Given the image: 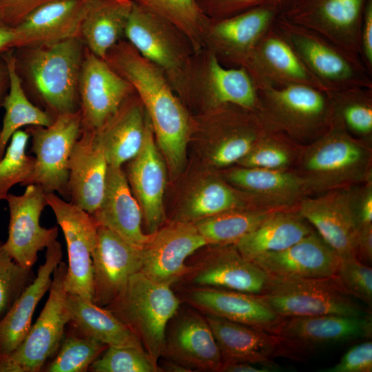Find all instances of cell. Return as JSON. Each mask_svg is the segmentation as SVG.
<instances>
[{
    "label": "cell",
    "mask_w": 372,
    "mask_h": 372,
    "mask_svg": "<svg viewBox=\"0 0 372 372\" xmlns=\"http://www.w3.org/2000/svg\"><path fill=\"white\" fill-rule=\"evenodd\" d=\"M105 60L136 90L147 110L158 149L172 174H178L186 164L188 118L157 65L125 42L117 43Z\"/></svg>",
    "instance_id": "1"
},
{
    "label": "cell",
    "mask_w": 372,
    "mask_h": 372,
    "mask_svg": "<svg viewBox=\"0 0 372 372\" xmlns=\"http://www.w3.org/2000/svg\"><path fill=\"white\" fill-rule=\"evenodd\" d=\"M85 46L79 37L14 49L23 87L56 117L80 110L79 78Z\"/></svg>",
    "instance_id": "2"
},
{
    "label": "cell",
    "mask_w": 372,
    "mask_h": 372,
    "mask_svg": "<svg viewBox=\"0 0 372 372\" xmlns=\"http://www.w3.org/2000/svg\"><path fill=\"white\" fill-rule=\"evenodd\" d=\"M371 142L353 136L335 112L329 128L302 146L292 169L310 194L349 188L372 179Z\"/></svg>",
    "instance_id": "3"
},
{
    "label": "cell",
    "mask_w": 372,
    "mask_h": 372,
    "mask_svg": "<svg viewBox=\"0 0 372 372\" xmlns=\"http://www.w3.org/2000/svg\"><path fill=\"white\" fill-rule=\"evenodd\" d=\"M256 87V114L271 129L300 145L319 137L333 121L335 109L326 92L305 84Z\"/></svg>",
    "instance_id": "4"
},
{
    "label": "cell",
    "mask_w": 372,
    "mask_h": 372,
    "mask_svg": "<svg viewBox=\"0 0 372 372\" xmlns=\"http://www.w3.org/2000/svg\"><path fill=\"white\" fill-rule=\"evenodd\" d=\"M171 287L150 279L140 271L130 278L116 298L105 307L136 334L158 366L167 325L180 304Z\"/></svg>",
    "instance_id": "5"
},
{
    "label": "cell",
    "mask_w": 372,
    "mask_h": 372,
    "mask_svg": "<svg viewBox=\"0 0 372 372\" xmlns=\"http://www.w3.org/2000/svg\"><path fill=\"white\" fill-rule=\"evenodd\" d=\"M260 297L282 318L341 315L365 316L366 311L336 282L323 278L269 276Z\"/></svg>",
    "instance_id": "6"
},
{
    "label": "cell",
    "mask_w": 372,
    "mask_h": 372,
    "mask_svg": "<svg viewBox=\"0 0 372 372\" xmlns=\"http://www.w3.org/2000/svg\"><path fill=\"white\" fill-rule=\"evenodd\" d=\"M273 25L328 92L354 87L372 88L364 64L320 34L283 19L274 21Z\"/></svg>",
    "instance_id": "7"
},
{
    "label": "cell",
    "mask_w": 372,
    "mask_h": 372,
    "mask_svg": "<svg viewBox=\"0 0 372 372\" xmlns=\"http://www.w3.org/2000/svg\"><path fill=\"white\" fill-rule=\"evenodd\" d=\"M67 265L60 262L53 273L49 296L34 325L10 354L0 357V372H37L57 350L70 321L65 289Z\"/></svg>",
    "instance_id": "8"
},
{
    "label": "cell",
    "mask_w": 372,
    "mask_h": 372,
    "mask_svg": "<svg viewBox=\"0 0 372 372\" xmlns=\"http://www.w3.org/2000/svg\"><path fill=\"white\" fill-rule=\"evenodd\" d=\"M25 131L35 156L32 172L23 186L37 185L46 194L57 192L64 200H70L68 161L82 131L80 110L56 116L49 126H28Z\"/></svg>",
    "instance_id": "9"
},
{
    "label": "cell",
    "mask_w": 372,
    "mask_h": 372,
    "mask_svg": "<svg viewBox=\"0 0 372 372\" xmlns=\"http://www.w3.org/2000/svg\"><path fill=\"white\" fill-rule=\"evenodd\" d=\"M46 201L66 242L68 265L64 281L65 291L92 302V253L96 244L97 225L89 213L55 193L46 194Z\"/></svg>",
    "instance_id": "10"
},
{
    "label": "cell",
    "mask_w": 372,
    "mask_h": 372,
    "mask_svg": "<svg viewBox=\"0 0 372 372\" xmlns=\"http://www.w3.org/2000/svg\"><path fill=\"white\" fill-rule=\"evenodd\" d=\"M365 2L366 0H301L282 19L316 32L364 63L360 37Z\"/></svg>",
    "instance_id": "11"
},
{
    "label": "cell",
    "mask_w": 372,
    "mask_h": 372,
    "mask_svg": "<svg viewBox=\"0 0 372 372\" xmlns=\"http://www.w3.org/2000/svg\"><path fill=\"white\" fill-rule=\"evenodd\" d=\"M21 195L9 193L6 200L10 220L4 246L12 259L21 267L31 269L39 251L56 240L58 228H45L39 223L40 216L48 205L46 193L39 185L25 186Z\"/></svg>",
    "instance_id": "12"
},
{
    "label": "cell",
    "mask_w": 372,
    "mask_h": 372,
    "mask_svg": "<svg viewBox=\"0 0 372 372\" xmlns=\"http://www.w3.org/2000/svg\"><path fill=\"white\" fill-rule=\"evenodd\" d=\"M205 246L207 241L193 223L175 220L149 234L141 249V271L156 282L172 285L187 272V258Z\"/></svg>",
    "instance_id": "13"
},
{
    "label": "cell",
    "mask_w": 372,
    "mask_h": 372,
    "mask_svg": "<svg viewBox=\"0 0 372 372\" xmlns=\"http://www.w3.org/2000/svg\"><path fill=\"white\" fill-rule=\"evenodd\" d=\"M132 90L105 60L85 48L78 85L82 128H101L118 111Z\"/></svg>",
    "instance_id": "14"
},
{
    "label": "cell",
    "mask_w": 372,
    "mask_h": 372,
    "mask_svg": "<svg viewBox=\"0 0 372 372\" xmlns=\"http://www.w3.org/2000/svg\"><path fill=\"white\" fill-rule=\"evenodd\" d=\"M204 257L183 278L193 287H212L260 294L269 276L252 261L245 259L234 244L209 245Z\"/></svg>",
    "instance_id": "15"
},
{
    "label": "cell",
    "mask_w": 372,
    "mask_h": 372,
    "mask_svg": "<svg viewBox=\"0 0 372 372\" xmlns=\"http://www.w3.org/2000/svg\"><path fill=\"white\" fill-rule=\"evenodd\" d=\"M92 302L106 307L125 287L130 278L142 267V250L109 229L97 225L96 246L92 253Z\"/></svg>",
    "instance_id": "16"
},
{
    "label": "cell",
    "mask_w": 372,
    "mask_h": 372,
    "mask_svg": "<svg viewBox=\"0 0 372 372\" xmlns=\"http://www.w3.org/2000/svg\"><path fill=\"white\" fill-rule=\"evenodd\" d=\"M163 355L193 371L220 372L223 364L205 316L189 309L179 308L170 320Z\"/></svg>",
    "instance_id": "17"
},
{
    "label": "cell",
    "mask_w": 372,
    "mask_h": 372,
    "mask_svg": "<svg viewBox=\"0 0 372 372\" xmlns=\"http://www.w3.org/2000/svg\"><path fill=\"white\" fill-rule=\"evenodd\" d=\"M245 63L256 86L305 84L328 92L273 24L258 41Z\"/></svg>",
    "instance_id": "18"
},
{
    "label": "cell",
    "mask_w": 372,
    "mask_h": 372,
    "mask_svg": "<svg viewBox=\"0 0 372 372\" xmlns=\"http://www.w3.org/2000/svg\"><path fill=\"white\" fill-rule=\"evenodd\" d=\"M372 334L371 314L365 316L321 315L285 318L276 335L292 358L305 349L322 344L369 338Z\"/></svg>",
    "instance_id": "19"
},
{
    "label": "cell",
    "mask_w": 372,
    "mask_h": 372,
    "mask_svg": "<svg viewBox=\"0 0 372 372\" xmlns=\"http://www.w3.org/2000/svg\"><path fill=\"white\" fill-rule=\"evenodd\" d=\"M300 215L341 259L355 257L357 223L349 202V190L336 189L302 198L296 205Z\"/></svg>",
    "instance_id": "20"
},
{
    "label": "cell",
    "mask_w": 372,
    "mask_h": 372,
    "mask_svg": "<svg viewBox=\"0 0 372 372\" xmlns=\"http://www.w3.org/2000/svg\"><path fill=\"white\" fill-rule=\"evenodd\" d=\"M158 145L152 124L145 118L143 145L129 161L127 180L143 213L148 234L157 231L165 221L163 197L167 180L166 164Z\"/></svg>",
    "instance_id": "21"
},
{
    "label": "cell",
    "mask_w": 372,
    "mask_h": 372,
    "mask_svg": "<svg viewBox=\"0 0 372 372\" xmlns=\"http://www.w3.org/2000/svg\"><path fill=\"white\" fill-rule=\"evenodd\" d=\"M205 316L223 364L248 362L274 369L276 357L292 358L282 339L275 334L215 316Z\"/></svg>",
    "instance_id": "22"
},
{
    "label": "cell",
    "mask_w": 372,
    "mask_h": 372,
    "mask_svg": "<svg viewBox=\"0 0 372 372\" xmlns=\"http://www.w3.org/2000/svg\"><path fill=\"white\" fill-rule=\"evenodd\" d=\"M186 301L206 315L276 333L284 318L277 314L258 294L212 287H192Z\"/></svg>",
    "instance_id": "23"
},
{
    "label": "cell",
    "mask_w": 372,
    "mask_h": 372,
    "mask_svg": "<svg viewBox=\"0 0 372 372\" xmlns=\"http://www.w3.org/2000/svg\"><path fill=\"white\" fill-rule=\"evenodd\" d=\"M340 256L313 231L290 247L262 254L252 262L268 276L323 278L333 276Z\"/></svg>",
    "instance_id": "24"
},
{
    "label": "cell",
    "mask_w": 372,
    "mask_h": 372,
    "mask_svg": "<svg viewBox=\"0 0 372 372\" xmlns=\"http://www.w3.org/2000/svg\"><path fill=\"white\" fill-rule=\"evenodd\" d=\"M107 168L95 131L82 128L68 161L70 202L92 215L103 199Z\"/></svg>",
    "instance_id": "25"
},
{
    "label": "cell",
    "mask_w": 372,
    "mask_h": 372,
    "mask_svg": "<svg viewBox=\"0 0 372 372\" xmlns=\"http://www.w3.org/2000/svg\"><path fill=\"white\" fill-rule=\"evenodd\" d=\"M88 1L52 0L39 6L14 28L15 48L79 38Z\"/></svg>",
    "instance_id": "26"
},
{
    "label": "cell",
    "mask_w": 372,
    "mask_h": 372,
    "mask_svg": "<svg viewBox=\"0 0 372 372\" xmlns=\"http://www.w3.org/2000/svg\"><path fill=\"white\" fill-rule=\"evenodd\" d=\"M97 225L142 249L149 238L141 228L143 213L122 167L108 166L103 199L91 215Z\"/></svg>",
    "instance_id": "27"
},
{
    "label": "cell",
    "mask_w": 372,
    "mask_h": 372,
    "mask_svg": "<svg viewBox=\"0 0 372 372\" xmlns=\"http://www.w3.org/2000/svg\"><path fill=\"white\" fill-rule=\"evenodd\" d=\"M229 185L245 191L260 207H295L310 193L303 178L293 170L237 167L225 173Z\"/></svg>",
    "instance_id": "28"
},
{
    "label": "cell",
    "mask_w": 372,
    "mask_h": 372,
    "mask_svg": "<svg viewBox=\"0 0 372 372\" xmlns=\"http://www.w3.org/2000/svg\"><path fill=\"white\" fill-rule=\"evenodd\" d=\"M45 260L37 277L14 301L0 320V357L10 354L21 343L30 327L34 311L50 289L51 275L61 261V245L56 240L46 248Z\"/></svg>",
    "instance_id": "29"
},
{
    "label": "cell",
    "mask_w": 372,
    "mask_h": 372,
    "mask_svg": "<svg viewBox=\"0 0 372 372\" xmlns=\"http://www.w3.org/2000/svg\"><path fill=\"white\" fill-rule=\"evenodd\" d=\"M145 118L143 105L128 96L118 111L94 130L108 166L122 167L138 154L144 142Z\"/></svg>",
    "instance_id": "30"
},
{
    "label": "cell",
    "mask_w": 372,
    "mask_h": 372,
    "mask_svg": "<svg viewBox=\"0 0 372 372\" xmlns=\"http://www.w3.org/2000/svg\"><path fill=\"white\" fill-rule=\"evenodd\" d=\"M313 231L295 207L270 213L254 229L234 245L247 260L285 249Z\"/></svg>",
    "instance_id": "31"
},
{
    "label": "cell",
    "mask_w": 372,
    "mask_h": 372,
    "mask_svg": "<svg viewBox=\"0 0 372 372\" xmlns=\"http://www.w3.org/2000/svg\"><path fill=\"white\" fill-rule=\"evenodd\" d=\"M132 5L131 0H89L79 38L90 52L105 59L124 32Z\"/></svg>",
    "instance_id": "32"
},
{
    "label": "cell",
    "mask_w": 372,
    "mask_h": 372,
    "mask_svg": "<svg viewBox=\"0 0 372 372\" xmlns=\"http://www.w3.org/2000/svg\"><path fill=\"white\" fill-rule=\"evenodd\" d=\"M70 321L84 336L108 346L143 347L136 334L109 309L79 296L68 293Z\"/></svg>",
    "instance_id": "33"
},
{
    "label": "cell",
    "mask_w": 372,
    "mask_h": 372,
    "mask_svg": "<svg viewBox=\"0 0 372 372\" xmlns=\"http://www.w3.org/2000/svg\"><path fill=\"white\" fill-rule=\"evenodd\" d=\"M1 55L8 70L9 87L2 105L5 114L0 130V159L3 156L12 136L17 130L24 126L47 127L55 118L30 101L16 70L14 50Z\"/></svg>",
    "instance_id": "34"
},
{
    "label": "cell",
    "mask_w": 372,
    "mask_h": 372,
    "mask_svg": "<svg viewBox=\"0 0 372 372\" xmlns=\"http://www.w3.org/2000/svg\"><path fill=\"white\" fill-rule=\"evenodd\" d=\"M124 33L130 45L154 65L168 70L177 65L178 58L172 43L147 9L132 2Z\"/></svg>",
    "instance_id": "35"
},
{
    "label": "cell",
    "mask_w": 372,
    "mask_h": 372,
    "mask_svg": "<svg viewBox=\"0 0 372 372\" xmlns=\"http://www.w3.org/2000/svg\"><path fill=\"white\" fill-rule=\"evenodd\" d=\"M275 9L259 6L240 15L218 22L213 29L218 41L244 61L274 21Z\"/></svg>",
    "instance_id": "36"
},
{
    "label": "cell",
    "mask_w": 372,
    "mask_h": 372,
    "mask_svg": "<svg viewBox=\"0 0 372 372\" xmlns=\"http://www.w3.org/2000/svg\"><path fill=\"white\" fill-rule=\"evenodd\" d=\"M243 207H261L248 194H240L228 183L212 178L201 183L190 194L176 220L195 223L225 211Z\"/></svg>",
    "instance_id": "37"
},
{
    "label": "cell",
    "mask_w": 372,
    "mask_h": 372,
    "mask_svg": "<svg viewBox=\"0 0 372 372\" xmlns=\"http://www.w3.org/2000/svg\"><path fill=\"white\" fill-rule=\"evenodd\" d=\"M278 209H280L237 208L193 223L208 245L235 244L270 213Z\"/></svg>",
    "instance_id": "38"
},
{
    "label": "cell",
    "mask_w": 372,
    "mask_h": 372,
    "mask_svg": "<svg viewBox=\"0 0 372 372\" xmlns=\"http://www.w3.org/2000/svg\"><path fill=\"white\" fill-rule=\"evenodd\" d=\"M212 95L218 104H230L256 113L259 99L254 82L245 68H227L215 56L209 62Z\"/></svg>",
    "instance_id": "39"
},
{
    "label": "cell",
    "mask_w": 372,
    "mask_h": 372,
    "mask_svg": "<svg viewBox=\"0 0 372 372\" xmlns=\"http://www.w3.org/2000/svg\"><path fill=\"white\" fill-rule=\"evenodd\" d=\"M371 89L354 87L327 92L346 129L355 137L371 142Z\"/></svg>",
    "instance_id": "40"
},
{
    "label": "cell",
    "mask_w": 372,
    "mask_h": 372,
    "mask_svg": "<svg viewBox=\"0 0 372 372\" xmlns=\"http://www.w3.org/2000/svg\"><path fill=\"white\" fill-rule=\"evenodd\" d=\"M302 145L285 134L271 130L263 136L238 163L241 167L273 170H291L296 165Z\"/></svg>",
    "instance_id": "41"
},
{
    "label": "cell",
    "mask_w": 372,
    "mask_h": 372,
    "mask_svg": "<svg viewBox=\"0 0 372 372\" xmlns=\"http://www.w3.org/2000/svg\"><path fill=\"white\" fill-rule=\"evenodd\" d=\"M29 138L25 130H17L0 159V202L6 200L13 186H23L32 172L34 157L26 153Z\"/></svg>",
    "instance_id": "42"
},
{
    "label": "cell",
    "mask_w": 372,
    "mask_h": 372,
    "mask_svg": "<svg viewBox=\"0 0 372 372\" xmlns=\"http://www.w3.org/2000/svg\"><path fill=\"white\" fill-rule=\"evenodd\" d=\"M107 347L101 342L84 336L68 337L59 353L50 363L48 372H83Z\"/></svg>",
    "instance_id": "43"
},
{
    "label": "cell",
    "mask_w": 372,
    "mask_h": 372,
    "mask_svg": "<svg viewBox=\"0 0 372 372\" xmlns=\"http://www.w3.org/2000/svg\"><path fill=\"white\" fill-rule=\"evenodd\" d=\"M90 369L94 372L161 371L143 347L134 346H108Z\"/></svg>",
    "instance_id": "44"
},
{
    "label": "cell",
    "mask_w": 372,
    "mask_h": 372,
    "mask_svg": "<svg viewBox=\"0 0 372 372\" xmlns=\"http://www.w3.org/2000/svg\"><path fill=\"white\" fill-rule=\"evenodd\" d=\"M31 269L17 263L0 240V316H3L29 285Z\"/></svg>",
    "instance_id": "45"
},
{
    "label": "cell",
    "mask_w": 372,
    "mask_h": 372,
    "mask_svg": "<svg viewBox=\"0 0 372 372\" xmlns=\"http://www.w3.org/2000/svg\"><path fill=\"white\" fill-rule=\"evenodd\" d=\"M333 278L349 296L358 298L370 307L372 304V269L356 257L341 259Z\"/></svg>",
    "instance_id": "46"
},
{
    "label": "cell",
    "mask_w": 372,
    "mask_h": 372,
    "mask_svg": "<svg viewBox=\"0 0 372 372\" xmlns=\"http://www.w3.org/2000/svg\"><path fill=\"white\" fill-rule=\"evenodd\" d=\"M161 16L191 38L197 35L200 13L195 0H144Z\"/></svg>",
    "instance_id": "47"
},
{
    "label": "cell",
    "mask_w": 372,
    "mask_h": 372,
    "mask_svg": "<svg viewBox=\"0 0 372 372\" xmlns=\"http://www.w3.org/2000/svg\"><path fill=\"white\" fill-rule=\"evenodd\" d=\"M324 372H371L372 342H364L351 347L333 366Z\"/></svg>",
    "instance_id": "48"
},
{
    "label": "cell",
    "mask_w": 372,
    "mask_h": 372,
    "mask_svg": "<svg viewBox=\"0 0 372 372\" xmlns=\"http://www.w3.org/2000/svg\"><path fill=\"white\" fill-rule=\"evenodd\" d=\"M348 190L357 227L372 225V179Z\"/></svg>",
    "instance_id": "49"
},
{
    "label": "cell",
    "mask_w": 372,
    "mask_h": 372,
    "mask_svg": "<svg viewBox=\"0 0 372 372\" xmlns=\"http://www.w3.org/2000/svg\"><path fill=\"white\" fill-rule=\"evenodd\" d=\"M52 0H0V17L14 28L34 9Z\"/></svg>",
    "instance_id": "50"
},
{
    "label": "cell",
    "mask_w": 372,
    "mask_h": 372,
    "mask_svg": "<svg viewBox=\"0 0 372 372\" xmlns=\"http://www.w3.org/2000/svg\"><path fill=\"white\" fill-rule=\"evenodd\" d=\"M360 45L362 61L369 72L372 68V0H367L364 7Z\"/></svg>",
    "instance_id": "51"
},
{
    "label": "cell",
    "mask_w": 372,
    "mask_h": 372,
    "mask_svg": "<svg viewBox=\"0 0 372 372\" xmlns=\"http://www.w3.org/2000/svg\"><path fill=\"white\" fill-rule=\"evenodd\" d=\"M355 257L369 265L372 261V225L358 227L355 242Z\"/></svg>",
    "instance_id": "52"
},
{
    "label": "cell",
    "mask_w": 372,
    "mask_h": 372,
    "mask_svg": "<svg viewBox=\"0 0 372 372\" xmlns=\"http://www.w3.org/2000/svg\"><path fill=\"white\" fill-rule=\"evenodd\" d=\"M14 48V29L8 25L0 17V54Z\"/></svg>",
    "instance_id": "53"
},
{
    "label": "cell",
    "mask_w": 372,
    "mask_h": 372,
    "mask_svg": "<svg viewBox=\"0 0 372 372\" xmlns=\"http://www.w3.org/2000/svg\"><path fill=\"white\" fill-rule=\"evenodd\" d=\"M273 369L248 362L223 364L220 372H269Z\"/></svg>",
    "instance_id": "54"
},
{
    "label": "cell",
    "mask_w": 372,
    "mask_h": 372,
    "mask_svg": "<svg viewBox=\"0 0 372 372\" xmlns=\"http://www.w3.org/2000/svg\"><path fill=\"white\" fill-rule=\"evenodd\" d=\"M9 87V74L4 59L0 54V107H2L4 99Z\"/></svg>",
    "instance_id": "55"
},
{
    "label": "cell",
    "mask_w": 372,
    "mask_h": 372,
    "mask_svg": "<svg viewBox=\"0 0 372 372\" xmlns=\"http://www.w3.org/2000/svg\"><path fill=\"white\" fill-rule=\"evenodd\" d=\"M161 371L168 372H191L193 371L187 366L180 364L176 361L168 359V360L162 362L161 366L159 365Z\"/></svg>",
    "instance_id": "56"
},
{
    "label": "cell",
    "mask_w": 372,
    "mask_h": 372,
    "mask_svg": "<svg viewBox=\"0 0 372 372\" xmlns=\"http://www.w3.org/2000/svg\"><path fill=\"white\" fill-rule=\"evenodd\" d=\"M237 1H242V2H256V1H260V0H234Z\"/></svg>",
    "instance_id": "57"
},
{
    "label": "cell",
    "mask_w": 372,
    "mask_h": 372,
    "mask_svg": "<svg viewBox=\"0 0 372 372\" xmlns=\"http://www.w3.org/2000/svg\"><path fill=\"white\" fill-rule=\"evenodd\" d=\"M118 1H130V0H118Z\"/></svg>",
    "instance_id": "58"
},
{
    "label": "cell",
    "mask_w": 372,
    "mask_h": 372,
    "mask_svg": "<svg viewBox=\"0 0 372 372\" xmlns=\"http://www.w3.org/2000/svg\"><path fill=\"white\" fill-rule=\"evenodd\" d=\"M0 130H1V127H0Z\"/></svg>",
    "instance_id": "59"
}]
</instances>
